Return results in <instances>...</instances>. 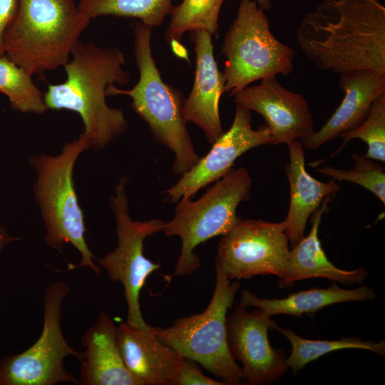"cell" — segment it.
<instances>
[{"instance_id": "cell-5", "label": "cell", "mask_w": 385, "mask_h": 385, "mask_svg": "<svg viewBox=\"0 0 385 385\" xmlns=\"http://www.w3.org/2000/svg\"><path fill=\"white\" fill-rule=\"evenodd\" d=\"M90 147L91 140L83 133L78 139L66 143L60 155H36L31 160L37 173L34 192L46 230L45 242L57 250L66 242L72 244L81 255V261L75 267H86L100 274L101 270L95 264V256L85 240L83 214L73 180L77 158Z\"/></svg>"}, {"instance_id": "cell-14", "label": "cell", "mask_w": 385, "mask_h": 385, "mask_svg": "<svg viewBox=\"0 0 385 385\" xmlns=\"http://www.w3.org/2000/svg\"><path fill=\"white\" fill-rule=\"evenodd\" d=\"M230 96L236 105L264 118L272 145L302 140L314 131V118L304 97L284 87L276 77L262 79L258 84Z\"/></svg>"}, {"instance_id": "cell-26", "label": "cell", "mask_w": 385, "mask_h": 385, "mask_svg": "<svg viewBox=\"0 0 385 385\" xmlns=\"http://www.w3.org/2000/svg\"><path fill=\"white\" fill-rule=\"evenodd\" d=\"M343 139L339 153L351 140L360 139L366 143V157L385 163V93L378 96L372 103L364 120L356 128L339 135Z\"/></svg>"}, {"instance_id": "cell-25", "label": "cell", "mask_w": 385, "mask_h": 385, "mask_svg": "<svg viewBox=\"0 0 385 385\" xmlns=\"http://www.w3.org/2000/svg\"><path fill=\"white\" fill-rule=\"evenodd\" d=\"M0 93L20 112L43 113L48 109L43 94L34 83L32 76L4 53H0Z\"/></svg>"}, {"instance_id": "cell-1", "label": "cell", "mask_w": 385, "mask_h": 385, "mask_svg": "<svg viewBox=\"0 0 385 385\" xmlns=\"http://www.w3.org/2000/svg\"><path fill=\"white\" fill-rule=\"evenodd\" d=\"M296 39L319 69L385 72V7L379 0H323L301 20Z\"/></svg>"}, {"instance_id": "cell-8", "label": "cell", "mask_w": 385, "mask_h": 385, "mask_svg": "<svg viewBox=\"0 0 385 385\" xmlns=\"http://www.w3.org/2000/svg\"><path fill=\"white\" fill-rule=\"evenodd\" d=\"M225 92L292 72L295 52L272 34L269 19L255 0H240L222 46Z\"/></svg>"}, {"instance_id": "cell-27", "label": "cell", "mask_w": 385, "mask_h": 385, "mask_svg": "<svg viewBox=\"0 0 385 385\" xmlns=\"http://www.w3.org/2000/svg\"><path fill=\"white\" fill-rule=\"evenodd\" d=\"M354 167L348 170L330 166L319 168L317 172L334 180L356 183L367 189L385 204V171L374 160L355 153L352 155Z\"/></svg>"}, {"instance_id": "cell-19", "label": "cell", "mask_w": 385, "mask_h": 385, "mask_svg": "<svg viewBox=\"0 0 385 385\" xmlns=\"http://www.w3.org/2000/svg\"><path fill=\"white\" fill-rule=\"evenodd\" d=\"M289 163L285 173L289 184V207L286 232L292 247L304 237L309 217L321 206L324 199L333 196L340 185L332 179L322 182L312 177L305 168L304 145L300 140L287 144Z\"/></svg>"}, {"instance_id": "cell-12", "label": "cell", "mask_w": 385, "mask_h": 385, "mask_svg": "<svg viewBox=\"0 0 385 385\" xmlns=\"http://www.w3.org/2000/svg\"><path fill=\"white\" fill-rule=\"evenodd\" d=\"M264 145H272L267 126L265 124L257 130L253 129L251 111L236 105L230 129L212 143L204 157L165 192L166 200L176 202L181 199H191L200 189L226 175L240 155Z\"/></svg>"}, {"instance_id": "cell-22", "label": "cell", "mask_w": 385, "mask_h": 385, "mask_svg": "<svg viewBox=\"0 0 385 385\" xmlns=\"http://www.w3.org/2000/svg\"><path fill=\"white\" fill-rule=\"evenodd\" d=\"M275 329L281 332L290 342L291 352L285 361L294 374L303 369L307 364L336 350L357 349L371 351L381 356L385 354L384 341H364L359 337H344L338 340H312L302 337L289 329L277 326Z\"/></svg>"}, {"instance_id": "cell-11", "label": "cell", "mask_w": 385, "mask_h": 385, "mask_svg": "<svg viewBox=\"0 0 385 385\" xmlns=\"http://www.w3.org/2000/svg\"><path fill=\"white\" fill-rule=\"evenodd\" d=\"M284 221L240 220L222 235L215 257V267L230 280L257 275L287 273L289 248Z\"/></svg>"}, {"instance_id": "cell-24", "label": "cell", "mask_w": 385, "mask_h": 385, "mask_svg": "<svg viewBox=\"0 0 385 385\" xmlns=\"http://www.w3.org/2000/svg\"><path fill=\"white\" fill-rule=\"evenodd\" d=\"M224 0H183L170 12V21L165 34L170 43H180L187 31H205L216 35L219 14Z\"/></svg>"}, {"instance_id": "cell-3", "label": "cell", "mask_w": 385, "mask_h": 385, "mask_svg": "<svg viewBox=\"0 0 385 385\" xmlns=\"http://www.w3.org/2000/svg\"><path fill=\"white\" fill-rule=\"evenodd\" d=\"M91 19L74 0H20L3 52L31 76L63 66Z\"/></svg>"}, {"instance_id": "cell-31", "label": "cell", "mask_w": 385, "mask_h": 385, "mask_svg": "<svg viewBox=\"0 0 385 385\" xmlns=\"http://www.w3.org/2000/svg\"><path fill=\"white\" fill-rule=\"evenodd\" d=\"M260 8L265 10H270L272 8L271 0H255Z\"/></svg>"}, {"instance_id": "cell-29", "label": "cell", "mask_w": 385, "mask_h": 385, "mask_svg": "<svg viewBox=\"0 0 385 385\" xmlns=\"http://www.w3.org/2000/svg\"><path fill=\"white\" fill-rule=\"evenodd\" d=\"M19 2L20 0H0V53H4V36L16 15Z\"/></svg>"}, {"instance_id": "cell-10", "label": "cell", "mask_w": 385, "mask_h": 385, "mask_svg": "<svg viewBox=\"0 0 385 385\" xmlns=\"http://www.w3.org/2000/svg\"><path fill=\"white\" fill-rule=\"evenodd\" d=\"M126 178H121L115 189L111 205L115 219L117 247L98 261V264L115 282L122 284L128 307L126 322L134 327L145 329L140 305V293L149 275L160 265L148 259L143 253L144 240L163 231L165 222L160 219L133 220L129 212L125 190Z\"/></svg>"}, {"instance_id": "cell-16", "label": "cell", "mask_w": 385, "mask_h": 385, "mask_svg": "<svg viewBox=\"0 0 385 385\" xmlns=\"http://www.w3.org/2000/svg\"><path fill=\"white\" fill-rule=\"evenodd\" d=\"M116 337L124 364L139 385H175L185 358L159 340L151 326L140 329L125 322L117 327Z\"/></svg>"}, {"instance_id": "cell-23", "label": "cell", "mask_w": 385, "mask_h": 385, "mask_svg": "<svg viewBox=\"0 0 385 385\" xmlns=\"http://www.w3.org/2000/svg\"><path fill=\"white\" fill-rule=\"evenodd\" d=\"M77 5L91 19L102 16L133 17L152 28L160 26L173 8L172 0H79Z\"/></svg>"}, {"instance_id": "cell-9", "label": "cell", "mask_w": 385, "mask_h": 385, "mask_svg": "<svg viewBox=\"0 0 385 385\" xmlns=\"http://www.w3.org/2000/svg\"><path fill=\"white\" fill-rule=\"evenodd\" d=\"M69 292V286L61 280L53 282L46 288L41 334L24 352L0 361V385L79 384L66 370L63 361L68 355L78 359L81 354L67 343L61 330V307Z\"/></svg>"}, {"instance_id": "cell-13", "label": "cell", "mask_w": 385, "mask_h": 385, "mask_svg": "<svg viewBox=\"0 0 385 385\" xmlns=\"http://www.w3.org/2000/svg\"><path fill=\"white\" fill-rule=\"evenodd\" d=\"M246 307L237 306L227 317L229 349L242 364V379L250 384H270L288 369L284 352L274 349L269 341V330L277 324L262 309L249 312Z\"/></svg>"}, {"instance_id": "cell-28", "label": "cell", "mask_w": 385, "mask_h": 385, "mask_svg": "<svg viewBox=\"0 0 385 385\" xmlns=\"http://www.w3.org/2000/svg\"><path fill=\"white\" fill-rule=\"evenodd\" d=\"M196 362L185 359L179 370L175 385H223L202 374Z\"/></svg>"}, {"instance_id": "cell-30", "label": "cell", "mask_w": 385, "mask_h": 385, "mask_svg": "<svg viewBox=\"0 0 385 385\" xmlns=\"http://www.w3.org/2000/svg\"><path fill=\"white\" fill-rule=\"evenodd\" d=\"M15 240L6 233L3 227H0V252L6 244Z\"/></svg>"}, {"instance_id": "cell-6", "label": "cell", "mask_w": 385, "mask_h": 385, "mask_svg": "<svg viewBox=\"0 0 385 385\" xmlns=\"http://www.w3.org/2000/svg\"><path fill=\"white\" fill-rule=\"evenodd\" d=\"M212 299L202 313L175 319L168 327H152L162 342L185 359L203 366L225 384H240L242 369L233 358L227 343V314L240 285L217 267Z\"/></svg>"}, {"instance_id": "cell-7", "label": "cell", "mask_w": 385, "mask_h": 385, "mask_svg": "<svg viewBox=\"0 0 385 385\" xmlns=\"http://www.w3.org/2000/svg\"><path fill=\"white\" fill-rule=\"evenodd\" d=\"M252 183L245 168H232L197 200L185 198L178 201L173 218L165 222L163 230L165 235L181 239L174 275L185 276L196 271L200 260L194 252L195 247L225 235L240 220L237 208L250 199Z\"/></svg>"}, {"instance_id": "cell-18", "label": "cell", "mask_w": 385, "mask_h": 385, "mask_svg": "<svg viewBox=\"0 0 385 385\" xmlns=\"http://www.w3.org/2000/svg\"><path fill=\"white\" fill-rule=\"evenodd\" d=\"M117 327L104 312L82 337L86 348L81 363L79 384L83 385H139L128 371L116 337Z\"/></svg>"}, {"instance_id": "cell-15", "label": "cell", "mask_w": 385, "mask_h": 385, "mask_svg": "<svg viewBox=\"0 0 385 385\" xmlns=\"http://www.w3.org/2000/svg\"><path fill=\"white\" fill-rule=\"evenodd\" d=\"M190 36L196 56L195 80L185 100L183 113L187 122L198 125L208 142L213 143L224 133L219 101L225 92V78L214 57L212 35L205 31H195Z\"/></svg>"}, {"instance_id": "cell-2", "label": "cell", "mask_w": 385, "mask_h": 385, "mask_svg": "<svg viewBox=\"0 0 385 385\" xmlns=\"http://www.w3.org/2000/svg\"><path fill=\"white\" fill-rule=\"evenodd\" d=\"M71 56L72 59L63 66L66 81L49 84L43 93L44 101L48 109L78 113L91 147L101 149L128 127L123 111L106 103L111 86H124L130 81L123 68L125 54L117 47L101 48L79 41Z\"/></svg>"}, {"instance_id": "cell-20", "label": "cell", "mask_w": 385, "mask_h": 385, "mask_svg": "<svg viewBox=\"0 0 385 385\" xmlns=\"http://www.w3.org/2000/svg\"><path fill=\"white\" fill-rule=\"evenodd\" d=\"M332 196L327 197L311 216L312 228L289 251V265L284 277L279 279L280 287L292 286L296 282L316 277L325 278L343 284L361 283L368 273L363 267L344 270L335 267L327 258L319 239L322 217Z\"/></svg>"}, {"instance_id": "cell-21", "label": "cell", "mask_w": 385, "mask_h": 385, "mask_svg": "<svg viewBox=\"0 0 385 385\" xmlns=\"http://www.w3.org/2000/svg\"><path fill=\"white\" fill-rule=\"evenodd\" d=\"M372 289L361 286L353 289H342L334 284L328 288H311L292 293L284 298H259L247 289L241 292L240 304L260 308L270 316L287 314L301 317L314 314L327 306L354 301L374 299Z\"/></svg>"}, {"instance_id": "cell-4", "label": "cell", "mask_w": 385, "mask_h": 385, "mask_svg": "<svg viewBox=\"0 0 385 385\" xmlns=\"http://www.w3.org/2000/svg\"><path fill=\"white\" fill-rule=\"evenodd\" d=\"M152 27L137 22L134 28L133 50L139 79L130 90L111 86L107 95H125L132 99L135 112L148 124L155 141L174 155L173 171L183 174L200 157L196 153L183 113L182 92L165 83L156 66L151 49Z\"/></svg>"}, {"instance_id": "cell-17", "label": "cell", "mask_w": 385, "mask_h": 385, "mask_svg": "<svg viewBox=\"0 0 385 385\" xmlns=\"http://www.w3.org/2000/svg\"><path fill=\"white\" fill-rule=\"evenodd\" d=\"M339 86L344 92L339 107L319 130L301 140L308 149H317L359 126L368 115L374 100L385 93V72L356 70L342 73Z\"/></svg>"}]
</instances>
